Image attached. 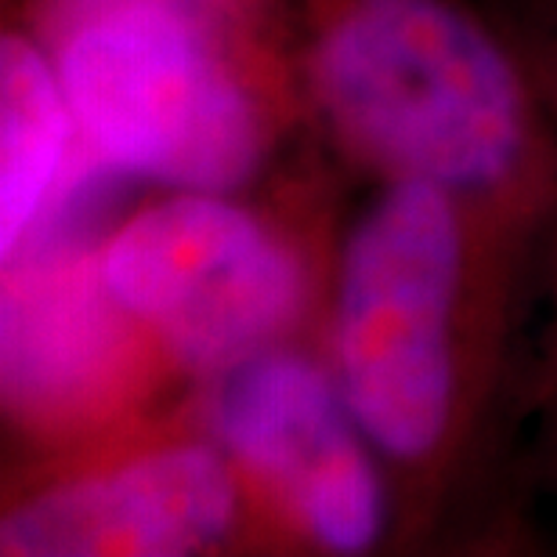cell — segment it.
Masks as SVG:
<instances>
[{
    "label": "cell",
    "instance_id": "obj_1",
    "mask_svg": "<svg viewBox=\"0 0 557 557\" xmlns=\"http://www.w3.org/2000/svg\"><path fill=\"white\" fill-rule=\"evenodd\" d=\"M554 221V218H550ZM550 221L381 182L333 264L330 370L406 532L434 521L507 387L510 333Z\"/></svg>",
    "mask_w": 557,
    "mask_h": 557
},
{
    "label": "cell",
    "instance_id": "obj_2",
    "mask_svg": "<svg viewBox=\"0 0 557 557\" xmlns=\"http://www.w3.org/2000/svg\"><path fill=\"white\" fill-rule=\"evenodd\" d=\"M300 76L326 135L381 182L557 214V135L536 76L460 0H322Z\"/></svg>",
    "mask_w": 557,
    "mask_h": 557
},
{
    "label": "cell",
    "instance_id": "obj_3",
    "mask_svg": "<svg viewBox=\"0 0 557 557\" xmlns=\"http://www.w3.org/2000/svg\"><path fill=\"white\" fill-rule=\"evenodd\" d=\"M76 131L113 171L174 193H236L269 149V116L207 8L98 0L54 54Z\"/></svg>",
    "mask_w": 557,
    "mask_h": 557
},
{
    "label": "cell",
    "instance_id": "obj_4",
    "mask_svg": "<svg viewBox=\"0 0 557 557\" xmlns=\"http://www.w3.org/2000/svg\"><path fill=\"white\" fill-rule=\"evenodd\" d=\"M98 289L177 370L218 376L286 341L305 315L308 269L228 193H174L109 236Z\"/></svg>",
    "mask_w": 557,
    "mask_h": 557
},
{
    "label": "cell",
    "instance_id": "obj_5",
    "mask_svg": "<svg viewBox=\"0 0 557 557\" xmlns=\"http://www.w3.org/2000/svg\"><path fill=\"white\" fill-rule=\"evenodd\" d=\"M207 431L269 540L337 557L387 540L392 478L330 366L286 344L250 355L210 376Z\"/></svg>",
    "mask_w": 557,
    "mask_h": 557
},
{
    "label": "cell",
    "instance_id": "obj_6",
    "mask_svg": "<svg viewBox=\"0 0 557 557\" xmlns=\"http://www.w3.org/2000/svg\"><path fill=\"white\" fill-rule=\"evenodd\" d=\"M253 525L210 431H171L44 478L0 518L4 557L218 554Z\"/></svg>",
    "mask_w": 557,
    "mask_h": 557
},
{
    "label": "cell",
    "instance_id": "obj_7",
    "mask_svg": "<svg viewBox=\"0 0 557 557\" xmlns=\"http://www.w3.org/2000/svg\"><path fill=\"white\" fill-rule=\"evenodd\" d=\"M76 131L54 59L22 29L0 40V258L15 261L65 171Z\"/></svg>",
    "mask_w": 557,
    "mask_h": 557
},
{
    "label": "cell",
    "instance_id": "obj_8",
    "mask_svg": "<svg viewBox=\"0 0 557 557\" xmlns=\"http://www.w3.org/2000/svg\"><path fill=\"white\" fill-rule=\"evenodd\" d=\"M543 319L532 341V362L525 370V417L532 423V456L543 474L557 485V214L543 243Z\"/></svg>",
    "mask_w": 557,
    "mask_h": 557
},
{
    "label": "cell",
    "instance_id": "obj_9",
    "mask_svg": "<svg viewBox=\"0 0 557 557\" xmlns=\"http://www.w3.org/2000/svg\"><path fill=\"white\" fill-rule=\"evenodd\" d=\"M529 70H532V76H536L543 102H547L550 113L557 116V40L547 48V54H543V62L529 59Z\"/></svg>",
    "mask_w": 557,
    "mask_h": 557
}]
</instances>
